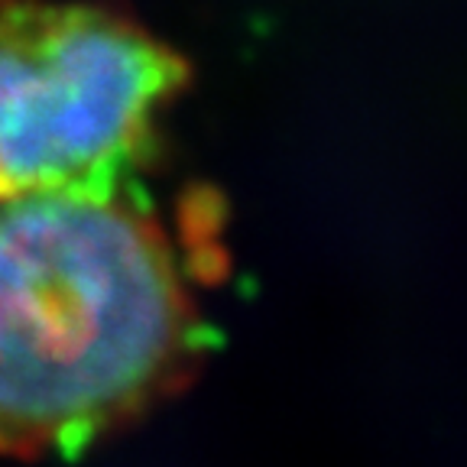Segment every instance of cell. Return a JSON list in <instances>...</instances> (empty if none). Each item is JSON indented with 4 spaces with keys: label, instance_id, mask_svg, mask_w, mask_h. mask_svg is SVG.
I'll list each match as a JSON object with an SVG mask.
<instances>
[{
    "label": "cell",
    "instance_id": "obj_1",
    "mask_svg": "<svg viewBox=\"0 0 467 467\" xmlns=\"http://www.w3.org/2000/svg\"><path fill=\"white\" fill-rule=\"evenodd\" d=\"M195 344L146 212L117 192L0 202V451H75L172 387Z\"/></svg>",
    "mask_w": 467,
    "mask_h": 467
},
{
    "label": "cell",
    "instance_id": "obj_2",
    "mask_svg": "<svg viewBox=\"0 0 467 467\" xmlns=\"http://www.w3.org/2000/svg\"><path fill=\"white\" fill-rule=\"evenodd\" d=\"M189 68L101 4L0 10V202L117 192Z\"/></svg>",
    "mask_w": 467,
    "mask_h": 467
}]
</instances>
